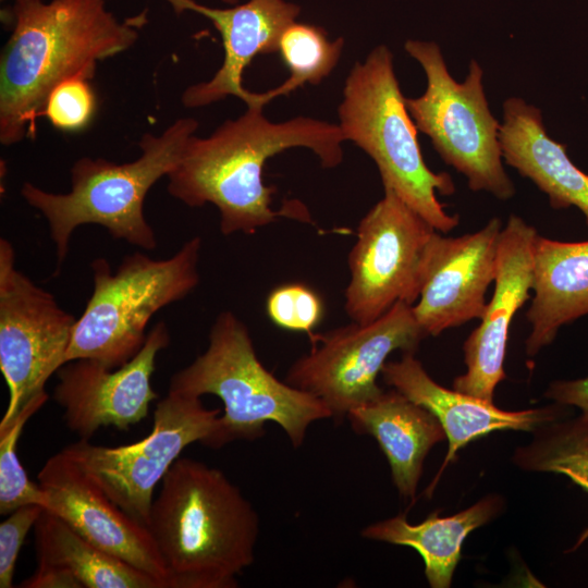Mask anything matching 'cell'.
Masks as SVG:
<instances>
[{"label":"cell","instance_id":"obj_30","mask_svg":"<svg viewBox=\"0 0 588 588\" xmlns=\"http://www.w3.org/2000/svg\"><path fill=\"white\" fill-rule=\"evenodd\" d=\"M22 588H83L79 580L66 568L38 562L35 573L20 584Z\"/></svg>","mask_w":588,"mask_h":588},{"label":"cell","instance_id":"obj_15","mask_svg":"<svg viewBox=\"0 0 588 588\" xmlns=\"http://www.w3.org/2000/svg\"><path fill=\"white\" fill-rule=\"evenodd\" d=\"M37 479L46 494L45 510L100 550L169 588L167 571L146 526L112 502L63 451L46 461Z\"/></svg>","mask_w":588,"mask_h":588},{"label":"cell","instance_id":"obj_17","mask_svg":"<svg viewBox=\"0 0 588 588\" xmlns=\"http://www.w3.org/2000/svg\"><path fill=\"white\" fill-rule=\"evenodd\" d=\"M180 14L192 11L207 17L221 35L224 58L220 69L207 82L194 84L183 93L187 108H200L228 96L247 107L266 103L261 93L243 86L244 70L258 54L277 52L283 30L298 16L299 5L285 0H248L231 8H210L195 0H166Z\"/></svg>","mask_w":588,"mask_h":588},{"label":"cell","instance_id":"obj_32","mask_svg":"<svg viewBox=\"0 0 588 588\" xmlns=\"http://www.w3.org/2000/svg\"><path fill=\"white\" fill-rule=\"evenodd\" d=\"M220 1H222L224 3L233 4V5L238 2V0H220Z\"/></svg>","mask_w":588,"mask_h":588},{"label":"cell","instance_id":"obj_23","mask_svg":"<svg viewBox=\"0 0 588 588\" xmlns=\"http://www.w3.org/2000/svg\"><path fill=\"white\" fill-rule=\"evenodd\" d=\"M34 531L37 562L66 568L83 588H163L159 580L100 550L47 510Z\"/></svg>","mask_w":588,"mask_h":588},{"label":"cell","instance_id":"obj_21","mask_svg":"<svg viewBox=\"0 0 588 588\" xmlns=\"http://www.w3.org/2000/svg\"><path fill=\"white\" fill-rule=\"evenodd\" d=\"M534 296L526 317V353L535 356L560 328L588 314V241L561 242L538 235Z\"/></svg>","mask_w":588,"mask_h":588},{"label":"cell","instance_id":"obj_22","mask_svg":"<svg viewBox=\"0 0 588 588\" xmlns=\"http://www.w3.org/2000/svg\"><path fill=\"white\" fill-rule=\"evenodd\" d=\"M499 509V499L488 497L452 516L440 517L433 512L416 525L407 522L405 514H400L368 525L360 535L369 540L415 549L424 560L430 587L448 588L465 538L489 522Z\"/></svg>","mask_w":588,"mask_h":588},{"label":"cell","instance_id":"obj_14","mask_svg":"<svg viewBox=\"0 0 588 588\" xmlns=\"http://www.w3.org/2000/svg\"><path fill=\"white\" fill-rule=\"evenodd\" d=\"M538 235L531 224L516 215H511L502 228L493 294L480 324L464 343L466 371L454 379V390L493 402L497 385L506 377L504 360L512 320L532 291Z\"/></svg>","mask_w":588,"mask_h":588},{"label":"cell","instance_id":"obj_26","mask_svg":"<svg viewBox=\"0 0 588 588\" xmlns=\"http://www.w3.org/2000/svg\"><path fill=\"white\" fill-rule=\"evenodd\" d=\"M48 400L44 393L29 401L12 419L0 424V514L38 504L46 507V494L39 483L33 482L17 457V441L27 420Z\"/></svg>","mask_w":588,"mask_h":588},{"label":"cell","instance_id":"obj_6","mask_svg":"<svg viewBox=\"0 0 588 588\" xmlns=\"http://www.w3.org/2000/svg\"><path fill=\"white\" fill-rule=\"evenodd\" d=\"M338 113L344 139L375 161L383 188L392 189L440 233H449L458 225V216L449 215L437 198V192L452 195L454 182L445 172L431 171L424 160L417 127L406 108L387 46H377L364 62L354 64L345 79Z\"/></svg>","mask_w":588,"mask_h":588},{"label":"cell","instance_id":"obj_4","mask_svg":"<svg viewBox=\"0 0 588 588\" xmlns=\"http://www.w3.org/2000/svg\"><path fill=\"white\" fill-rule=\"evenodd\" d=\"M198 128L193 118H181L160 135L145 133L138 142L140 156L124 163L82 157L71 168V189L46 192L25 182L21 195L46 219L56 246L58 274L70 238L81 225L103 226L115 240L145 250L157 247L152 226L144 215L147 193L179 163L185 146Z\"/></svg>","mask_w":588,"mask_h":588},{"label":"cell","instance_id":"obj_9","mask_svg":"<svg viewBox=\"0 0 588 588\" xmlns=\"http://www.w3.org/2000/svg\"><path fill=\"white\" fill-rule=\"evenodd\" d=\"M220 414L219 408H206L200 397L169 391L157 403L152 430L142 440L103 446L79 439L62 451L112 502L146 526L156 486L186 446L208 445Z\"/></svg>","mask_w":588,"mask_h":588},{"label":"cell","instance_id":"obj_19","mask_svg":"<svg viewBox=\"0 0 588 588\" xmlns=\"http://www.w3.org/2000/svg\"><path fill=\"white\" fill-rule=\"evenodd\" d=\"M499 138L506 164L543 192L552 208H578L588 226V174L549 136L538 108L522 98L506 99Z\"/></svg>","mask_w":588,"mask_h":588},{"label":"cell","instance_id":"obj_16","mask_svg":"<svg viewBox=\"0 0 588 588\" xmlns=\"http://www.w3.org/2000/svg\"><path fill=\"white\" fill-rule=\"evenodd\" d=\"M502 228L494 217L474 233L458 237L436 234L420 295L412 306L427 338L482 318Z\"/></svg>","mask_w":588,"mask_h":588},{"label":"cell","instance_id":"obj_12","mask_svg":"<svg viewBox=\"0 0 588 588\" xmlns=\"http://www.w3.org/2000/svg\"><path fill=\"white\" fill-rule=\"evenodd\" d=\"M75 322L50 292L17 270L13 245L0 238V369L9 388L0 424L47 393L46 382L65 364Z\"/></svg>","mask_w":588,"mask_h":588},{"label":"cell","instance_id":"obj_29","mask_svg":"<svg viewBox=\"0 0 588 588\" xmlns=\"http://www.w3.org/2000/svg\"><path fill=\"white\" fill-rule=\"evenodd\" d=\"M45 510L38 504H28L7 515L0 524V588L13 587L15 564L26 535L35 526Z\"/></svg>","mask_w":588,"mask_h":588},{"label":"cell","instance_id":"obj_31","mask_svg":"<svg viewBox=\"0 0 588 588\" xmlns=\"http://www.w3.org/2000/svg\"><path fill=\"white\" fill-rule=\"evenodd\" d=\"M546 396L559 404L573 405L581 409L588 418V377L569 381L552 382Z\"/></svg>","mask_w":588,"mask_h":588},{"label":"cell","instance_id":"obj_1","mask_svg":"<svg viewBox=\"0 0 588 588\" xmlns=\"http://www.w3.org/2000/svg\"><path fill=\"white\" fill-rule=\"evenodd\" d=\"M336 124L307 117L273 123L260 107H247L208 137L192 135L179 163L167 175L169 194L188 207L215 205L223 235L253 234L279 217L309 221L302 204L271 208L275 188L262 181L269 158L289 148L311 149L323 168L342 162L344 142Z\"/></svg>","mask_w":588,"mask_h":588},{"label":"cell","instance_id":"obj_11","mask_svg":"<svg viewBox=\"0 0 588 588\" xmlns=\"http://www.w3.org/2000/svg\"><path fill=\"white\" fill-rule=\"evenodd\" d=\"M309 336L311 350L291 365L285 381L322 401L335 421L382 392L377 378L392 352L415 353L427 338L404 302L370 323Z\"/></svg>","mask_w":588,"mask_h":588},{"label":"cell","instance_id":"obj_2","mask_svg":"<svg viewBox=\"0 0 588 588\" xmlns=\"http://www.w3.org/2000/svg\"><path fill=\"white\" fill-rule=\"evenodd\" d=\"M0 58V142H21L61 82L90 79L98 61L132 47L147 13L119 21L105 0H15Z\"/></svg>","mask_w":588,"mask_h":588},{"label":"cell","instance_id":"obj_10","mask_svg":"<svg viewBox=\"0 0 588 588\" xmlns=\"http://www.w3.org/2000/svg\"><path fill=\"white\" fill-rule=\"evenodd\" d=\"M364 216L348 255L351 279L344 308L354 322L370 323L397 302L414 305L438 231L392 189Z\"/></svg>","mask_w":588,"mask_h":588},{"label":"cell","instance_id":"obj_13","mask_svg":"<svg viewBox=\"0 0 588 588\" xmlns=\"http://www.w3.org/2000/svg\"><path fill=\"white\" fill-rule=\"evenodd\" d=\"M170 344L163 321L148 331L142 348L124 365L111 369L88 358L64 364L57 372L54 401L63 408V418L79 439L89 440L103 427L126 430L146 418L157 399L151 387L156 358Z\"/></svg>","mask_w":588,"mask_h":588},{"label":"cell","instance_id":"obj_8","mask_svg":"<svg viewBox=\"0 0 588 588\" xmlns=\"http://www.w3.org/2000/svg\"><path fill=\"white\" fill-rule=\"evenodd\" d=\"M404 48L427 78L421 96L405 98L417 130L430 137L442 160L466 177L471 191L512 198L515 186L503 167L501 124L489 109L481 66L471 60L460 83L449 73L436 42L408 39Z\"/></svg>","mask_w":588,"mask_h":588},{"label":"cell","instance_id":"obj_25","mask_svg":"<svg viewBox=\"0 0 588 588\" xmlns=\"http://www.w3.org/2000/svg\"><path fill=\"white\" fill-rule=\"evenodd\" d=\"M343 46L342 37L331 41L320 26L290 24L282 33L277 50L290 76L278 87L262 93L266 103L305 84H319L336 66Z\"/></svg>","mask_w":588,"mask_h":588},{"label":"cell","instance_id":"obj_5","mask_svg":"<svg viewBox=\"0 0 588 588\" xmlns=\"http://www.w3.org/2000/svg\"><path fill=\"white\" fill-rule=\"evenodd\" d=\"M169 391L196 397L212 394L222 401L223 414L207 445L212 449L261 438L269 421L280 426L291 444L299 448L313 422L332 418L318 397L265 368L247 327L229 310L217 316L207 350L171 377Z\"/></svg>","mask_w":588,"mask_h":588},{"label":"cell","instance_id":"obj_28","mask_svg":"<svg viewBox=\"0 0 588 588\" xmlns=\"http://www.w3.org/2000/svg\"><path fill=\"white\" fill-rule=\"evenodd\" d=\"M88 81L83 76L70 77L49 94L42 115H46L54 127L76 131L90 121L96 100Z\"/></svg>","mask_w":588,"mask_h":588},{"label":"cell","instance_id":"obj_20","mask_svg":"<svg viewBox=\"0 0 588 588\" xmlns=\"http://www.w3.org/2000/svg\"><path fill=\"white\" fill-rule=\"evenodd\" d=\"M346 418L356 433L376 439L399 493L414 502L428 452L446 438L439 420L393 388L352 409Z\"/></svg>","mask_w":588,"mask_h":588},{"label":"cell","instance_id":"obj_7","mask_svg":"<svg viewBox=\"0 0 588 588\" xmlns=\"http://www.w3.org/2000/svg\"><path fill=\"white\" fill-rule=\"evenodd\" d=\"M200 249L195 236L166 259L136 252L115 272L107 259H94L93 293L74 324L65 364L88 358L114 369L127 363L142 348L151 317L198 285Z\"/></svg>","mask_w":588,"mask_h":588},{"label":"cell","instance_id":"obj_24","mask_svg":"<svg viewBox=\"0 0 588 588\" xmlns=\"http://www.w3.org/2000/svg\"><path fill=\"white\" fill-rule=\"evenodd\" d=\"M535 431L534 440L515 451L514 463L525 470L565 475L588 492V418L551 421ZM587 538L588 529L575 548Z\"/></svg>","mask_w":588,"mask_h":588},{"label":"cell","instance_id":"obj_27","mask_svg":"<svg viewBox=\"0 0 588 588\" xmlns=\"http://www.w3.org/2000/svg\"><path fill=\"white\" fill-rule=\"evenodd\" d=\"M266 311L277 327L313 334L324 313L320 295L304 283H284L267 296Z\"/></svg>","mask_w":588,"mask_h":588},{"label":"cell","instance_id":"obj_18","mask_svg":"<svg viewBox=\"0 0 588 588\" xmlns=\"http://www.w3.org/2000/svg\"><path fill=\"white\" fill-rule=\"evenodd\" d=\"M381 375L388 385L428 409L445 432L448 454L429 486L430 492L457 451L470 441L497 430L534 431L558 417L555 407L510 412L493 402L446 389L428 375L414 353H403L401 359L387 362Z\"/></svg>","mask_w":588,"mask_h":588},{"label":"cell","instance_id":"obj_3","mask_svg":"<svg viewBox=\"0 0 588 588\" xmlns=\"http://www.w3.org/2000/svg\"><path fill=\"white\" fill-rule=\"evenodd\" d=\"M169 588H235L255 560L259 516L225 474L179 457L146 523Z\"/></svg>","mask_w":588,"mask_h":588}]
</instances>
